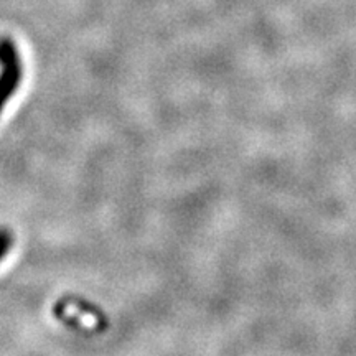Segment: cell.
Instances as JSON below:
<instances>
[{
	"label": "cell",
	"instance_id": "cell-1",
	"mask_svg": "<svg viewBox=\"0 0 356 356\" xmlns=\"http://www.w3.org/2000/svg\"><path fill=\"white\" fill-rule=\"evenodd\" d=\"M22 59L8 37L0 38V114L22 83Z\"/></svg>",
	"mask_w": 356,
	"mask_h": 356
},
{
	"label": "cell",
	"instance_id": "cell-2",
	"mask_svg": "<svg viewBox=\"0 0 356 356\" xmlns=\"http://www.w3.org/2000/svg\"><path fill=\"white\" fill-rule=\"evenodd\" d=\"M12 244H14V237H12L10 233L7 230H0V261L10 251Z\"/></svg>",
	"mask_w": 356,
	"mask_h": 356
}]
</instances>
